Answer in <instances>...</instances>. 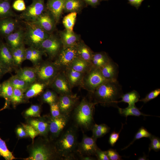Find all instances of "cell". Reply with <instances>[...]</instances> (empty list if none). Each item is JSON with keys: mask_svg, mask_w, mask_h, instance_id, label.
Wrapping results in <instances>:
<instances>
[{"mask_svg": "<svg viewBox=\"0 0 160 160\" xmlns=\"http://www.w3.org/2000/svg\"><path fill=\"white\" fill-rule=\"evenodd\" d=\"M40 108L37 105H32L25 112V115L28 117H39L40 116Z\"/></svg>", "mask_w": 160, "mask_h": 160, "instance_id": "b9f144b4", "label": "cell"}, {"mask_svg": "<svg viewBox=\"0 0 160 160\" xmlns=\"http://www.w3.org/2000/svg\"><path fill=\"white\" fill-rule=\"evenodd\" d=\"M81 159L83 160H93L95 159L91 156H80Z\"/></svg>", "mask_w": 160, "mask_h": 160, "instance_id": "6f0895ef", "label": "cell"}, {"mask_svg": "<svg viewBox=\"0 0 160 160\" xmlns=\"http://www.w3.org/2000/svg\"><path fill=\"white\" fill-rule=\"evenodd\" d=\"M149 139L151 143L149 145V151L151 150H153L156 152L159 151L160 149V138L152 135Z\"/></svg>", "mask_w": 160, "mask_h": 160, "instance_id": "7bdbcfd3", "label": "cell"}, {"mask_svg": "<svg viewBox=\"0 0 160 160\" xmlns=\"http://www.w3.org/2000/svg\"><path fill=\"white\" fill-rule=\"evenodd\" d=\"M16 75L30 84L37 79L35 68L32 67L21 68L17 71Z\"/></svg>", "mask_w": 160, "mask_h": 160, "instance_id": "603a6c76", "label": "cell"}, {"mask_svg": "<svg viewBox=\"0 0 160 160\" xmlns=\"http://www.w3.org/2000/svg\"><path fill=\"white\" fill-rule=\"evenodd\" d=\"M5 38L6 43L12 49L16 48L24 44V30L19 28Z\"/></svg>", "mask_w": 160, "mask_h": 160, "instance_id": "d6986e66", "label": "cell"}, {"mask_svg": "<svg viewBox=\"0 0 160 160\" xmlns=\"http://www.w3.org/2000/svg\"><path fill=\"white\" fill-rule=\"evenodd\" d=\"M123 127V125L122 126L121 130H120L119 132H116L113 131L110 135L109 143L111 146H114L119 139L120 133Z\"/></svg>", "mask_w": 160, "mask_h": 160, "instance_id": "681fc988", "label": "cell"}, {"mask_svg": "<svg viewBox=\"0 0 160 160\" xmlns=\"http://www.w3.org/2000/svg\"><path fill=\"white\" fill-rule=\"evenodd\" d=\"M25 60H29L35 64L37 63L32 54L31 48L30 47L25 49Z\"/></svg>", "mask_w": 160, "mask_h": 160, "instance_id": "f907efd6", "label": "cell"}, {"mask_svg": "<svg viewBox=\"0 0 160 160\" xmlns=\"http://www.w3.org/2000/svg\"><path fill=\"white\" fill-rule=\"evenodd\" d=\"M50 105L52 118H57L62 114L57 102Z\"/></svg>", "mask_w": 160, "mask_h": 160, "instance_id": "bcb514c9", "label": "cell"}, {"mask_svg": "<svg viewBox=\"0 0 160 160\" xmlns=\"http://www.w3.org/2000/svg\"><path fill=\"white\" fill-rule=\"evenodd\" d=\"M0 156H1V154H0Z\"/></svg>", "mask_w": 160, "mask_h": 160, "instance_id": "6125c7cd", "label": "cell"}, {"mask_svg": "<svg viewBox=\"0 0 160 160\" xmlns=\"http://www.w3.org/2000/svg\"><path fill=\"white\" fill-rule=\"evenodd\" d=\"M24 44L38 49L41 43L50 34L34 22L24 21Z\"/></svg>", "mask_w": 160, "mask_h": 160, "instance_id": "277c9868", "label": "cell"}, {"mask_svg": "<svg viewBox=\"0 0 160 160\" xmlns=\"http://www.w3.org/2000/svg\"><path fill=\"white\" fill-rule=\"evenodd\" d=\"M18 23L13 17L0 19V35L5 37L17 29Z\"/></svg>", "mask_w": 160, "mask_h": 160, "instance_id": "44dd1931", "label": "cell"}, {"mask_svg": "<svg viewBox=\"0 0 160 160\" xmlns=\"http://www.w3.org/2000/svg\"><path fill=\"white\" fill-rule=\"evenodd\" d=\"M46 86L45 84L40 82L32 83L25 92V96L29 98L36 96L43 91Z\"/></svg>", "mask_w": 160, "mask_h": 160, "instance_id": "f1b7e54d", "label": "cell"}, {"mask_svg": "<svg viewBox=\"0 0 160 160\" xmlns=\"http://www.w3.org/2000/svg\"><path fill=\"white\" fill-rule=\"evenodd\" d=\"M59 35L63 49L74 46L80 41V35L73 31H69L65 29L60 32Z\"/></svg>", "mask_w": 160, "mask_h": 160, "instance_id": "ac0fdd59", "label": "cell"}, {"mask_svg": "<svg viewBox=\"0 0 160 160\" xmlns=\"http://www.w3.org/2000/svg\"><path fill=\"white\" fill-rule=\"evenodd\" d=\"M29 124L39 132V134L45 135L49 131V121L45 120L32 119L29 121Z\"/></svg>", "mask_w": 160, "mask_h": 160, "instance_id": "4316f807", "label": "cell"}, {"mask_svg": "<svg viewBox=\"0 0 160 160\" xmlns=\"http://www.w3.org/2000/svg\"><path fill=\"white\" fill-rule=\"evenodd\" d=\"M1 84H0V90L1 88Z\"/></svg>", "mask_w": 160, "mask_h": 160, "instance_id": "91938a15", "label": "cell"}, {"mask_svg": "<svg viewBox=\"0 0 160 160\" xmlns=\"http://www.w3.org/2000/svg\"><path fill=\"white\" fill-rule=\"evenodd\" d=\"M96 141L92 137H90L84 134L81 141L78 145L76 151L80 156H95L98 148Z\"/></svg>", "mask_w": 160, "mask_h": 160, "instance_id": "7c38bea8", "label": "cell"}, {"mask_svg": "<svg viewBox=\"0 0 160 160\" xmlns=\"http://www.w3.org/2000/svg\"><path fill=\"white\" fill-rule=\"evenodd\" d=\"M9 80L14 88L20 89L24 92L26 91L31 85L20 78L16 75L12 76Z\"/></svg>", "mask_w": 160, "mask_h": 160, "instance_id": "8d00e7d4", "label": "cell"}, {"mask_svg": "<svg viewBox=\"0 0 160 160\" xmlns=\"http://www.w3.org/2000/svg\"><path fill=\"white\" fill-rule=\"evenodd\" d=\"M147 157L145 155L140 157L138 159V160H147Z\"/></svg>", "mask_w": 160, "mask_h": 160, "instance_id": "680465c9", "label": "cell"}, {"mask_svg": "<svg viewBox=\"0 0 160 160\" xmlns=\"http://www.w3.org/2000/svg\"><path fill=\"white\" fill-rule=\"evenodd\" d=\"M63 71L71 88L81 86L85 73L78 72L70 68Z\"/></svg>", "mask_w": 160, "mask_h": 160, "instance_id": "7402d4cb", "label": "cell"}, {"mask_svg": "<svg viewBox=\"0 0 160 160\" xmlns=\"http://www.w3.org/2000/svg\"><path fill=\"white\" fill-rule=\"evenodd\" d=\"M78 97L76 95H60L58 99V104L62 114L69 116L76 106Z\"/></svg>", "mask_w": 160, "mask_h": 160, "instance_id": "5bb4252c", "label": "cell"}, {"mask_svg": "<svg viewBox=\"0 0 160 160\" xmlns=\"http://www.w3.org/2000/svg\"><path fill=\"white\" fill-rule=\"evenodd\" d=\"M92 68L91 63L77 57L72 62L68 68L79 72L86 73Z\"/></svg>", "mask_w": 160, "mask_h": 160, "instance_id": "484cf974", "label": "cell"}, {"mask_svg": "<svg viewBox=\"0 0 160 160\" xmlns=\"http://www.w3.org/2000/svg\"><path fill=\"white\" fill-rule=\"evenodd\" d=\"M128 4L138 9L144 0H127Z\"/></svg>", "mask_w": 160, "mask_h": 160, "instance_id": "f5cc1de1", "label": "cell"}, {"mask_svg": "<svg viewBox=\"0 0 160 160\" xmlns=\"http://www.w3.org/2000/svg\"><path fill=\"white\" fill-rule=\"evenodd\" d=\"M69 116L61 114L55 118L51 117L49 121V131L55 137H57L66 126Z\"/></svg>", "mask_w": 160, "mask_h": 160, "instance_id": "2e32d148", "label": "cell"}, {"mask_svg": "<svg viewBox=\"0 0 160 160\" xmlns=\"http://www.w3.org/2000/svg\"><path fill=\"white\" fill-rule=\"evenodd\" d=\"M14 88L9 79L1 84L0 96L4 98L7 101L10 100L12 95Z\"/></svg>", "mask_w": 160, "mask_h": 160, "instance_id": "f546056e", "label": "cell"}, {"mask_svg": "<svg viewBox=\"0 0 160 160\" xmlns=\"http://www.w3.org/2000/svg\"><path fill=\"white\" fill-rule=\"evenodd\" d=\"M12 7L15 10L19 11H23L26 8L23 0H16L13 4Z\"/></svg>", "mask_w": 160, "mask_h": 160, "instance_id": "c3c4849f", "label": "cell"}, {"mask_svg": "<svg viewBox=\"0 0 160 160\" xmlns=\"http://www.w3.org/2000/svg\"><path fill=\"white\" fill-rule=\"evenodd\" d=\"M15 16L10 3L7 1L0 0V19Z\"/></svg>", "mask_w": 160, "mask_h": 160, "instance_id": "4dcf8cb0", "label": "cell"}, {"mask_svg": "<svg viewBox=\"0 0 160 160\" xmlns=\"http://www.w3.org/2000/svg\"><path fill=\"white\" fill-rule=\"evenodd\" d=\"M151 135V134L145 128L142 127L139 129L137 132L136 134L132 141L128 145L123 148L122 150L127 148L137 140L143 137H147L150 138Z\"/></svg>", "mask_w": 160, "mask_h": 160, "instance_id": "f35d334b", "label": "cell"}, {"mask_svg": "<svg viewBox=\"0 0 160 160\" xmlns=\"http://www.w3.org/2000/svg\"><path fill=\"white\" fill-rule=\"evenodd\" d=\"M43 101L49 105L57 101L56 94L52 91L50 90L46 91L42 96Z\"/></svg>", "mask_w": 160, "mask_h": 160, "instance_id": "60d3db41", "label": "cell"}, {"mask_svg": "<svg viewBox=\"0 0 160 160\" xmlns=\"http://www.w3.org/2000/svg\"><path fill=\"white\" fill-rule=\"evenodd\" d=\"M95 156L99 160H109L106 151H102L98 147L96 150Z\"/></svg>", "mask_w": 160, "mask_h": 160, "instance_id": "816d5d0a", "label": "cell"}, {"mask_svg": "<svg viewBox=\"0 0 160 160\" xmlns=\"http://www.w3.org/2000/svg\"><path fill=\"white\" fill-rule=\"evenodd\" d=\"M77 13L76 12H70L63 18V23L67 31L71 32L73 31Z\"/></svg>", "mask_w": 160, "mask_h": 160, "instance_id": "d590c367", "label": "cell"}, {"mask_svg": "<svg viewBox=\"0 0 160 160\" xmlns=\"http://www.w3.org/2000/svg\"><path fill=\"white\" fill-rule=\"evenodd\" d=\"M35 68L36 78L46 85L50 84L60 71L54 62H44Z\"/></svg>", "mask_w": 160, "mask_h": 160, "instance_id": "8992f818", "label": "cell"}, {"mask_svg": "<svg viewBox=\"0 0 160 160\" xmlns=\"http://www.w3.org/2000/svg\"><path fill=\"white\" fill-rule=\"evenodd\" d=\"M96 104L117 107L118 100L123 94L121 85L118 81H107L99 86L92 93Z\"/></svg>", "mask_w": 160, "mask_h": 160, "instance_id": "6da1fadb", "label": "cell"}, {"mask_svg": "<svg viewBox=\"0 0 160 160\" xmlns=\"http://www.w3.org/2000/svg\"><path fill=\"white\" fill-rule=\"evenodd\" d=\"M33 22L50 34L55 30L56 24L54 17L48 10H46Z\"/></svg>", "mask_w": 160, "mask_h": 160, "instance_id": "9a60e30c", "label": "cell"}, {"mask_svg": "<svg viewBox=\"0 0 160 160\" xmlns=\"http://www.w3.org/2000/svg\"><path fill=\"white\" fill-rule=\"evenodd\" d=\"M62 45L60 39L51 34L40 44L38 49L47 54L51 58L57 55Z\"/></svg>", "mask_w": 160, "mask_h": 160, "instance_id": "30bf717a", "label": "cell"}, {"mask_svg": "<svg viewBox=\"0 0 160 160\" xmlns=\"http://www.w3.org/2000/svg\"><path fill=\"white\" fill-rule=\"evenodd\" d=\"M24 92L20 89L14 88L13 94L10 100L13 105H17L23 101L24 96Z\"/></svg>", "mask_w": 160, "mask_h": 160, "instance_id": "ab89813d", "label": "cell"}, {"mask_svg": "<svg viewBox=\"0 0 160 160\" xmlns=\"http://www.w3.org/2000/svg\"><path fill=\"white\" fill-rule=\"evenodd\" d=\"M71 127L65 132L57 143L56 149L62 159L69 160L74 159L77 148L76 129Z\"/></svg>", "mask_w": 160, "mask_h": 160, "instance_id": "3957f363", "label": "cell"}, {"mask_svg": "<svg viewBox=\"0 0 160 160\" xmlns=\"http://www.w3.org/2000/svg\"><path fill=\"white\" fill-rule=\"evenodd\" d=\"M77 57L76 45L65 49L62 48L54 63L60 71H64L69 67Z\"/></svg>", "mask_w": 160, "mask_h": 160, "instance_id": "9c48e42d", "label": "cell"}, {"mask_svg": "<svg viewBox=\"0 0 160 160\" xmlns=\"http://www.w3.org/2000/svg\"><path fill=\"white\" fill-rule=\"evenodd\" d=\"M2 0L7 1V0Z\"/></svg>", "mask_w": 160, "mask_h": 160, "instance_id": "94428289", "label": "cell"}, {"mask_svg": "<svg viewBox=\"0 0 160 160\" xmlns=\"http://www.w3.org/2000/svg\"><path fill=\"white\" fill-rule=\"evenodd\" d=\"M100 69L102 75L106 80L112 81H117L119 66L111 59Z\"/></svg>", "mask_w": 160, "mask_h": 160, "instance_id": "e0dca14e", "label": "cell"}, {"mask_svg": "<svg viewBox=\"0 0 160 160\" xmlns=\"http://www.w3.org/2000/svg\"><path fill=\"white\" fill-rule=\"evenodd\" d=\"M119 113L121 115L127 118L129 116H139L141 115L149 116L150 115L144 114L142 113L135 106V104L128 105L124 108H122L118 107Z\"/></svg>", "mask_w": 160, "mask_h": 160, "instance_id": "d6a6232c", "label": "cell"}, {"mask_svg": "<svg viewBox=\"0 0 160 160\" xmlns=\"http://www.w3.org/2000/svg\"><path fill=\"white\" fill-rule=\"evenodd\" d=\"M82 0H65L63 10L68 12H78L84 7Z\"/></svg>", "mask_w": 160, "mask_h": 160, "instance_id": "83f0119b", "label": "cell"}, {"mask_svg": "<svg viewBox=\"0 0 160 160\" xmlns=\"http://www.w3.org/2000/svg\"><path fill=\"white\" fill-rule=\"evenodd\" d=\"M0 153L1 156L6 160H12L15 159L12 153L7 148L4 141L0 137Z\"/></svg>", "mask_w": 160, "mask_h": 160, "instance_id": "74e56055", "label": "cell"}, {"mask_svg": "<svg viewBox=\"0 0 160 160\" xmlns=\"http://www.w3.org/2000/svg\"><path fill=\"white\" fill-rule=\"evenodd\" d=\"M109 160H121V157L116 150L110 149L106 151Z\"/></svg>", "mask_w": 160, "mask_h": 160, "instance_id": "7dc6e473", "label": "cell"}, {"mask_svg": "<svg viewBox=\"0 0 160 160\" xmlns=\"http://www.w3.org/2000/svg\"><path fill=\"white\" fill-rule=\"evenodd\" d=\"M22 125L28 135L33 140L39 134V132L31 125L22 124Z\"/></svg>", "mask_w": 160, "mask_h": 160, "instance_id": "f6af8a7d", "label": "cell"}, {"mask_svg": "<svg viewBox=\"0 0 160 160\" xmlns=\"http://www.w3.org/2000/svg\"><path fill=\"white\" fill-rule=\"evenodd\" d=\"M96 104L84 98L76 106L73 117L77 126L86 130L91 129L94 124L93 115Z\"/></svg>", "mask_w": 160, "mask_h": 160, "instance_id": "7a4b0ae2", "label": "cell"}, {"mask_svg": "<svg viewBox=\"0 0 160 160\" xmlns=\"http://www.w3.org/2000/svg\"><path fill=\"white\" fill-rule=\"evenodd\" d=\"M7 73H8L7 71L0 64V79L5 74Z\"/></svg>", "mask_w": 160, "mask_h": 160, "instance_id": "9f6ffc18", "label": "cell"}, {"mask_svg": "<svg viewBox=\"0 0 160 160\" xmlns=\"http://www.w3.org/2000/svg\"><path fill=\"white\" fill-rule=\"evenodd\" d=\"M107 81L102 75L100 69L92 68L85 74L81 86L92 93L99 86Z\"/></svg>", "mask_w": 160, "mask_h": 160, "instance_id": "52a82bcc", "label": "cell"}, {"mask_svg": "<svg viewBox=\"0 0 160 160\" xmlns=\"http://www.w3.org/2000/svg\"><path fill=\"white\" fill-rule=\"evenodd\" d=\"M140 95L138 92L135 90L123 94L121 98V100L118 101L119 102H123L127 103L128 105H135V103L139 101Z\"/></svg>", "mask_w": 160, "mask_h": 160, "instance_id": "836d02e7", "label": "cell"}, {"mask_svg": "<svg viewBox=\"0 0 160 160\" xmlns=\"http://www.w3.org/2000/svg\"><path fill=\"white\" fill-rule=\"evenodd\" d=\"M25 48L24 44L19 47L12 49V55L15 66L20 65L25 60Z\"/></svg>", "mask_w": 160, "mask_h": 160, "instance_id": "1f68e13d", "label": "cell"}, {"mask_svg": "<svg viewBox=\"0 0 160 160\" xmlns=\"http://www.w3.org/2000/svg\"><path fill=\"white\" fill-rule=\"evenodd\" d=\"M111 59L105 52H94L91 61L92 68L100 69Z\"/></svg>", "mask_w": 160, "mask_h": 160, "instance_id": "d4e9b609", "label": "cell"}, {"mask_svg": "<svg viewBox=\"0 0 160 160\" xmlns=\"http://www.w3.org/2000/svg\"><path fill=\"white\" fill-rule=\"evenodd\" d=\"M0 64L8 72H10L15 66L12 50L6 43L0 41Z\"/></svg>", "mask_w": 160, "mask_h": 160, "instance_id": "4fadbf2b", "label": "cell"}, {"mask_svg": "<svg viewBox=\"0 0 160 160\" xmlns=\"http://www.w3.org/2000/svg\"><path fill=\"white\" fill-rule=\"evenodd\" d=\"M16 132L18 136L20 137H24L28 135L24 129L22 127H18L17 129Z\"/></svg>", "mask_w": 160, "mask_h": 160, "instance_id": "11a10c76", "label": "cell"}, {"mask_svg": "<svg viewBox=\"0 0 160 160\" xmlns=\"http://www.w3.org/2000/svg\"><path fill=\"white\" fill-rule=\"evenodd\" d=\"M78 57L91 63L94 52L82 41H79L76 44Z\"/></svg>", "mask_w": 160, "mask_h": 160, "instance_id": "cb8c5ba5", "label": "cell"}, {"mask_svg": "<svg viewBox=\"0 0 160 160\" xmlns=\"http://www.w3.org/2000/svg\"><path fill=\"white\" fill-rule=\"evenodd\" d=\"M61 157L56 148H53L47 143H44L33 146L31 150L29 156L24 159L48 160Z\"/></svg>", "mask_w": 160, "mask_h": 160, "instance_id": "5b68a950", "label": "cell"}, {"mask_svg": "<svg viewBox=\"0 0 160 160\" xmlns=\"http://www.w3.org/2000/svg\"><path fill=\"white\" fill-rule=\"evenodd\" d=\"M50 85L60 95L72 94V88L63 71L58 72Z\"/></svg>", "mask_w": 160, "mask_h": 160, "instance_id": "8fae6325", "label": "cell"}, {"mask_svg": "<svg viewBox=\"0 0 160 160\" xmlns=\"http://www.w3.org/2000/svg\"><path fill=\"white\" fill-rule=\"evenodd\" d=\"M65 0H48L46 8L54 17L56 23L59 22L63 10Z\"/></svg>", "mask_w": 160, "mask_h": 160, "instance_id": "ffe728a7", "label": "cell"}, {"mask_svg": "<svg viewBox=\"0 0 160 160\" xmlns=\"http://www.w3.org/2000/svg\"><path fill=\"white\" fill-rule=\"evenodd\" d=\"M88 5L94 7L100 4V2L103 0H82Z\"/></svg>", "mask_w": 160, "mask_h": 160, "instance_id": "db71d44e", "label": "cell"}, {"mask_svg": "<svg viewBox=\"0 0 160 160\" xmlns=\"http://www.w3.org/2000/svg\"><path fill=\"white\" fill-rule=\"evenodd\" d=\"M160 94V89H156L150 92L144 98L140 99L139 101L142 102L144 103H146L157 97Z\"/></svg>", "mask_w": 160, "mask_h": 160, "instance_id": "ee69618b", "label": "cell"}, {"mask_svg": "<svg viewBox=\"0 0 160 160\" xmlns=\"http://www.w3.org/2000/svg\"><path fill=\"white\" fill-rule=\"evenodd\" d=\"M91 129L92 132V137L97 140V138L103 137L108 132L110 128L105 124L98 125L95 124Z\"/></svg>", "mask_w": 160, "mask_h": 160, "instance_id": "e575fe53", "label": "cell"}, {"mask_svg": "<svg viewBox=\"0 0 160 160\" xmlns=\"http://www.w3.org/2000/svg\"><path fill=\"white\" fill-rule=\"evenodd\" d=\"M44 0H33L19 16L24 21L33 22L46 10Z\"/></svg>", "mask_w": 160, "mask_h": 160, "instance_id": "ba28073f", "label": "cell"}]
</instances>
